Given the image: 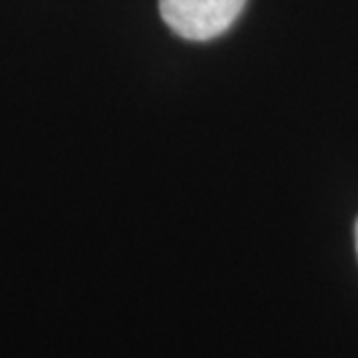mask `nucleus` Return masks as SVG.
I'll return each mask as SVG.
<instances>
[{"instance_id":"obj_2","label":"nucleus","mask_w":358,"mask_h":358,"mask_svg":"<svg viewBox=\"0 0 358 358\" xmlns=\"http://www.w3.org/2000/svg\"><path fill=\"white\" fill-rule=\"evenodd\" d=\"M355 237H357V253H358V221H357V229H355Z\"/></svg>"},{"instance_id":"obj_1","label":"nucleus","mask_w":358,"mask_h":358,"mask_svg":"<svg viewBox=\"0 0 358 358\" xmlns=\"http://www.w3.org/2000/svg\"><path fill=\"white\" fill-rule=\"evenodd\" d=\"M245 2L247 0H159V13L181 38L203 42L229 30Z\"/></svg>"}]
</instances>
